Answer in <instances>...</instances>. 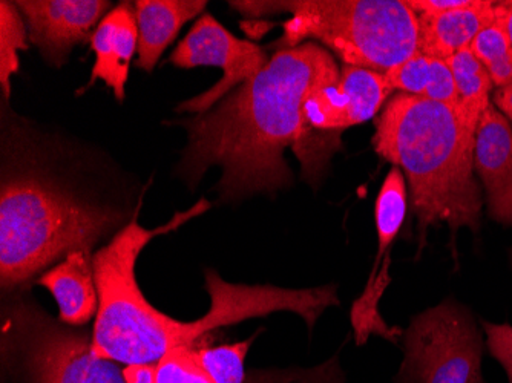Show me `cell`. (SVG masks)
Returning <instances> with one entry per match:
<instances>
[{
	"label": "cell",
	"instance_id": "obj_1",
	"mask_svg": "<svg viewBox=\"0 0 512 383\" xmlns=\"http://www.w3.org/2000/svg\"><path fill=\"white\" fill-rule=\"evenodd\" d=\"M339 76L335 57L318 43L276 51L258 76L183 122L188 146L181 157V177L195 186L204 172L220 167L223 174L215 189L223 201L292 186L284 152L295 145L304 103Z\"/></svg>",
	"mask_w": 512,
	"mask_h": 383
},
{
	"label": "cell",
	"instance_id": "obj_2",
	"mask_svg": "<svg viewBox=\"0 0 512 383\" xmlns=\"http://www.w3.org/2000/svg\"><path fill=\"white\" fill-rule=\"evenodd\" d=\"M209 207L211 204L201 200L154 230L143 229L134 218L108 246L92 256L100 299L92 330V351L97 357L126 367L155 365L175 348L192 347L209 331L276 311L296 313L312 330L327 308L339 304L335 285L292 290L275 285L229 284L214 270H207L206 289L212 307L203 318L175 321L152 307L135 278L138 255L155 236L178 229Z\"/></svg>",
	"mask_w": 512,
	"mask_h": 383
},
{
	"label": "cell",
	"instance_id": "obj_3",
	"mask_svg": "<svg viewBox=\"0 0 512 383\" xmlns=\"http://www.w3.org/2000/svg\"><path fill=\"white\" fill-rule=\"evenodd\" d=\"M373 148L399 167L417 221L421 253L430 227L447 224L477 233L483 197L474 172L476 138L462 128L456 109L416 95L399 94L385 103L376 120Z\"/></svg>",
	"mask_w": 512,
	"mask_h": 383
},
{
	"label": "cell",
	"instance_id": "obj_4",
	"mask_svg": "<svg viewBox=\"0 0 512 383\" xmlns=\"http://www.w3.org/2000/svg\"><path fill=\"white\" fill-rule=\"evenodd\" d=\"M120 210L94 203L34 160L5 167L0 190V281L14 290L74 252L91 255L122 223Z\"/></svg>",
	"mask_w": 512,
	"mask_h": 383
},
{
	"label": "cell",
	"instance_id": "obj_5",
	"mask_svg": "<svg viewBox=\"0 0 512 383\" xmlns=\"http://www.w3.org/2000/svg\"><path fill=\"white\" fill-rule=\"evenodd\" d=\"M247 17L290 13L275 43L289 50L315 42L344 65L385 74L419 48L417 14L405 0L230 2Z\"/></svg>",
	"mask_w": 512,
	"mask_h": 383
},
{
	"label": "cell",
	"instance_id": "obj_6",
	"mask_svg": "<svg viewBox=\"0 0 512 383\" xmlns=\"http://www.w3.org/2000/svg\"><path fill=\"white\" fill-rule=\"evenodd\" d=\"M391 92L385 74L342 65L338 82L310 94L292 148L301 163L302 178L316 184L332 155L341 149L342 134L375 118Z\"/></svg>",
	"mask_w": 512,
	"mask_h": 383
},
{
	"label": "cell",
	"instance_id": "obj_7",
	"mask_svg": "<svg viewBox=\"0 0 512 383\" xmlns=\"http://www.w3.org/2000/svg\"><path fill=\"white\" fill-rule=\"evenodd\" d=\"M402 341L398 383H485L482 334L471 311L454 299L414 316Z\"/></svg>",
	"mask_w": 512,
	"mask_h": 383
},
{
	"label": "cell",
	"instance_id": "obj_8",
	"mask_svg": "<svg viewBox=\"0 0 512 383\" xmlns=\"http://www.w3.org/2000/svg\"><path fill=\"white\" fill-rule=\"evenodd\" d=\"M8 324L33 383H126L122 364L94 354L92 336L54 321L42 308L17 304Z\"/></svg>",
	"mask_w": 512,
	"mask_h": 383
},
{
	"label": "cell",
	"instance_id": "obj_9",
	"mask_svg": "<svg viewBox=\"0 0 512 383\" xmlns=\"http://www.w3.org/2000/svg\"><path fill=\"white\" fill-rule=\"evenodd\" d=\"M169 62L183 69L197 66H217L223 69L220 82L194 99L178 105L177 112L200 115L214 108L238 86L258 76L269 59L261 46L238 39L212 14H203L188 36L178 43Z\"/></svg>",
	"mask_w": 512,
	"mask_h": 383
},
{
	"label": "cell",
	"instance_id": "obj_10",
	"mask_svg": "<svg viewBox=\"0 0 512 383\" xmlns=\"http://www.w3.org/2000/svg\"><path fill=\"white\" fill-rule=\"evenodd\" d=\"M408 209L407 180L399 167H393L385 177L376 198L375 220L378 232V255L370 278L365 284L361 298L353 304L352 324L355 328V338L359 345L368 341L371 334L396 342L404 330L391 328L385 324L379 311V301L385 289L390 285L388 270L391 266V250L394 241L404 226Z\"/></svg>",
	"mask_w": 512,
	"mask_h": 383
},
{
	"label": "cell",
	"instance_id": "obj_11",
	"mask_svg": "<svg viewBox=\"0 0 512 383\" xmlns=\"http://www.w3.org/2000/svg\"><path fill=\"white\" fill-rule=\"evenodd\" d=\"M30 42L45 62L62 68L74 46L91 42V31L111 11L106 0H19Z\"/></svg>",
	"mask_w": 512,
	"mask_h": 383
},
{
	"label": "cell",
	"instance_id": "obj_12",
	"mask_svg": "<svg viewBox=\"0 0 512 383\" xmlns=\"http://www.w3.org/2000/svg\"><path fill=\"white\" fill-rule=\"evenodd\" d=\"M474 172L485 190L488 217L512 227V128L493 103L477 126Z\"/></svg>",
	"mask_w": 512,
	"mask_h": 383
},
{
	"label": "cell",
	"instance_id": "obj_13",
	"mask_svg": "<svg viewBox=\"0 0 512 383\" xmlns=\"http://www.w3.org/2000/svg\"><path fill=\"white\" fill-rule=\"evenodd\" d=\"M94 51L91 82L102 80L114 91L115 99L125 100L126 82L135 51H138V27L134 4L123 2L112 8L92 33Z\"/></svg>",
	"mask_w": 512,
	"mask_h": 383
},
{
	"label": "cell",
	"instance_id": "obj_14",
	"mask_svg": "<svg viewBox=\"0 0 512 383\" xmlns=\"http://www.w3.org/2000/svg\"><path fill=\"white\" fill-rule=\"evenodd\" d=\"M37 282L56 299L62 324L83 327L99 313V292L88 253H71Z\"/></svg>",
	"mask_w": 512,
	"mask_h": 383
},
{
	"label": "cell",
	"instance_id": "obj_15",
	"mask_svg": "<svg viewBox=\"0 0 512 383\" xmlns=\"http://www.w3.org/2000/svg\"><path fill=\"white\" fill-rule=\"evenodd\" d=\"M419 48L425 56L448 60L470 48L480 31L494 23L493 0H470L465 7L417 16Z\"/></svg>",
	"mask_w": 512,
	"mask_h": 383
},
{
	"label": "cell",
	"instance_id": "obj_16",
	"mask_svg": "<svg viewBox=\"0 0 512 383\" xmlns=\"http://www.w3.org/2000/svg\"><path fill=\"white\" fill-rule=\"evenodd\" d=\"M204 0H137V66L151 73L166 48L174 42L184 23L206 10Z\"/></svg>",
	"mask_w": 512,
	"mask_h": 383
},
{
	"label": "cell",
	"instance_id": "obj_17",
	"mask_svg": "<svg viewBox=\"0 0 512 383\" xmlns=\"http://www.w3.org/2000/svg\"><path fill=\"white\" fill-rule=\"evenodd\" d=\"M385 79L393 91L456 108V83L447 60L434 59L416 51L413 56L387 71Z\"/></svg>",
	"mask_w": 512,
	"mask_h": 383
},
{
	"label": "cell",
	"instance_id": "obj_18",
	"mask_svg": "<svg viewBox=\"0 0 512 383\" xmlns=\"http://www.w3.org/2000/svg\"><path fill=\"white\" fill-rule=\"evenodd\" d=\"M456 83V112L462 128L476 138L477 126L483 112L491 105L494 85L485 66L477 60L470 48L447 60Z\"/></svg>",
	"mask_w": 512,
	"mask_h": 383
},
{
	"label": "cell",
	"instance_id": "obj_19",
	"mask_svg": "<svg viewBox=\"0 0 512 383\" xmlns=\"http://www.w3.org/2000/svg\"><path fill=\"white\" fill-rule=\"evenodd\" d=\"M28 28L16 2H0V85L11 95V79L19 71V51L27 50Z\"/></svg>",
	"mask_w": 512,
	"mask_h": 383
},
{
	"label": "cell",
	"instance_id": "obj_20",
	"mask_svg": "<svg viewBox=\"0 0 512 383\" xmlns=\"http://www.w3.org/2000/svg\"><path fill=\"white\" fill-rule=\"evenodd\" d=\"M253 339L223 347L201 348L197 350L198 359L215 383H243L244 362Z\"/></svg>",
	"mask_w": 512,
	"mask_h": 383
},
{
	"label": "cell",
	"instance_id": "obj_21",
	"mask_svg": "<svg viewBox=\"0 0 512 383\" xmlns=\"http://www.w3.org/2000/svg\"><path fill=\"white\" fill-rule=\"evenodd\" d=\"M155 383H215L192 347L175 348L155 364Z\"/></svg>",
	"mask_w": 512,
	"mask_h": 383
},
{
	"label": "cell",
	"instance_id": "obj_22",
	"mask_svg": "<svg viewBox=\"0 0 512 383\" xmlns=\"http://www.w3.org/2000/svg\"><path fill=\"white\" fill-rule=\"evenodd\" d=\"M470 50L485 68L499 62L512 50L505 33L497 27L496 23L486 27L477 34L471 43Z\"/></svg>",
	"mask_w": 512,
	"mask_h": 383
},
{
	"label": "cell",
	"instance_id": "obj_23",
	"mask_svg": "<svg viewBox=\"0 0 512 383\" xmlns=\"http://www.w3.org/2000/svg\"><path fill=\"white\" fill-rule=\"evenodd\" d=\"M482 327L488 351L502 365L508 382L512 383V325L482 321Z\"/></svg>",
	"mask_w": 512,
	"mask_h": 383
},
{
	"label": "cell",
	"instance_id": "obj_24",
	"mask_svg": "<svg viewBox=\"0 0 512 383\" xmlns=\"http://www.w3.org/2000/svg\"><path fill=\"white\" fill-rule=\"evenodd\" d=\"M494 23L505 33L512 48V0L494 2Z\"/></svg>",
	"mask_w": 512,
	"mask_h": 383
},
{
	"label": "cell",
	"instance_id": "obj_25",
	"mask_svg": "<svg viewBox=\"0 0 512 383\" xmlns=\"http://www.w3.org/2000/svg\"><path fill=\"white\" fill-rule=\"evenodd\" d=\"M123 374L126 383H155V365H128Z\"/></svg>",
	"mask_w": 512,
	"mask_h": 383
},
{
	"label": "cell",
	"instance_id": "obj_26",
	"mask_svg": "<svg viewBox=\"0 0 512 383\" xmlns=\"http://www.w3.org/2000/svg\"><path fill=\"white\" fill-rule=\"evenodd\" d=\"M493 105L512 122V83L496 89L493 95Z\"/></svg>",
	"mask_w": 512,
	"mask_h": 383
},
{
	"label": "cell",
	"instance_id": "obj_27",
	"mask_svg": "<svg viewBox=\"0 0 512 383\" xmlns=\"http://www.w3.org/2000/svg\"><path fill=\"white\" fill-rule=\"evenodd\" d=\"M511 261H512V253H511Z\"/></svg>",
	"mask_w": 512,
	"mask_h": 383
}]
</instances>
